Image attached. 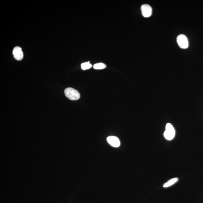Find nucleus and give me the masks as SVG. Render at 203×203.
Listing matches in <instances>:
<instances>
[{
	"mask_svg": "<svg viewBox=\"0 0 203 203\" xmlns=\"http://www.w3.org/2000/svg\"><path fill=\"white\" fill-rule=\"evenodd\" d=\"M66 97L72 101H76L79 99L80 94L77 90L72 88H68L64 90Z\"/></svg>",
	"mask_w": 203,
	"mask_h": 203,
	"instance_id": "obj_1",
	"label": "nucleus"
},
{
	"mask_svg": "<svg viewBox=\"0 0 203 203\" xmlns=\"http://www.w3.org/2000/svg\"><path fill=\"white\" fill-rule=\"evenodd\" d=\"M175 130L172 125L171 123H167L166 125V130L164 133V137L168 140H171L175 137Z\"/></svg>",
	"mask_w": 203,
	"mask_h": 203,
	"instance_id": "obj_2",
	"label": "nucleus"
},
{
	"mask_svg": "<svg viewBox=\"0 0 203 203\" xmlns=\"http://www.w3.org/2000/svg\"><path fill=\"white\" fill-rule=\"evenodd\" d=\"M177 42L181 48L186 49L189 47L188 40L186 36L183 34L178 35L177 38Z\"/></svg>",
	"mask_w": 203,
	"mask_h": 203,
	"instance_id": "obj_3",
	"label": "nucleus"
},
{
	"mask_svg": "<svg viewBox=\"0 0 203 203\" xmlns=\"http://www.w3.org/2000/svg\"><path fill=\"white\" fill-rule=\"evenodd\" d=\"M143 16L145 17H150L152 14V9L148 4L143 5L141 8Z\"/></svg>",
	"mask_w": 203,
	"mask_h": 203,
	"instance_id": "obj_4",
	"label": "nucleus"
},
{
	"mask_svg": "<svg viewBox=\"0 0 203 203\" xmlns=\"http://www.w3.org/2000/svg\"><path fill=\"white\" fill-rule=\"evenodd\" d=\"M13 54L15 59L18 61H20L22 60L23 53L21 48L20 47L16 46L14 48Z\"/></svg>",
	"mask_w": 203,
	"mask_h": 203,
	"instance_id": "obj_5",
	"label": "nucleus"
},
{
	"mask_svg": "<svg viewBox=\"0 0 203 203\" xmlns=\"http://www.w3.org/2000/svg\"><path fill=\"white\" fill-rule=\"evenodd\" d=\"M107 141L108 143L113 147L118 148L120 146V142L117 137L111 136L107 138Z\"/></svg>",
	"mask_w": 203,
	"mask_h": 203,
	"instance_id": "obj_6",
	"label": "nucleus"
},
{
	"mask_svg": "<svg viewBox=\"0 0 203 203\" xmlns=\"http://www.w3.org/2000/svg\"><path fill=\"white\" fill-rule=\"evenodd\" d=\"M178 179H179L177 178H172V179H170L168 181L164 183L163 186L164 188L169 187V186H172L175 183H176L178 181Z\"/></svg>",
	"mask_w": 203,
	"mask_h": 203,
	"instance_id": "obj_7",
	"label": "nucleus"
},
{
	"mask_svg": "<svg viewBox=\"0 0 203 203\" xmlns=\"http://www.w3.org/2000/svg\"><path fill=\"white\" fill-rule=\"evenodd\" d=\"M106 67V65L105 64L103 63H99L94 64L93 66V68L94 69L97 70H100L104 69Z\"/></svg>",
	"mask_w": 203,
	"mask_h": 203,
	"instance_id": "obj_8",
	"label": "nucleus"
},
{
	"mask_svg": "<svg viewBox=\"0 0 203 203\" xmlns=\"http://www.w3.org/2000/svg\"><path fill=\"white\" fill-rule=\"evenodd\" d=\"M91 67L92 65L90 63L89 61L83 63L81 65V68L83 70L89 69V68H91Z\"/></svg>",
	"mask_w": 203,
	"mask_h": 203,
	"instance_id": "obj_9",
	"label": "nucleus"
}]
</instances>
